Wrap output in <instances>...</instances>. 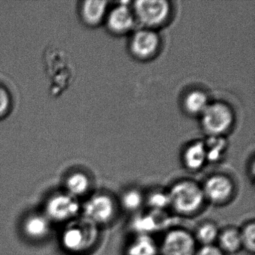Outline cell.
<instances>
[{
    "label": "cell",
    "mask_w": 255,
    "mask_h": 255,
    "mask_svg": "<svg viewBox=\"0 0 255 255\" xmlns=\"http://www.w3.org/2000/svg\"><path fill=\"white\" fill-rule=\"evenodd\" d=\"M168 192L170 208L178 216H195L206 203L201 183L192 179H182L175 182Z\"/></svg>",
    "instance_id": "cell-1"
},
{
    "label": "cell",
    "mask_w": 255,
    "mask_h": 255,
    "mask_svg": "<svg viewBox=\"0 0 255 255\" xmlns=\"http://www.w3.org/2000/svg\"><path fill=\"white\" fill-rule=\"evenodd\" d=\"M99 235V227L83 217L65 229L62 235V244L69 252H86L95 246Z\"/></svg>",
    "instance_id": "cell-2"
},
{
    "label": "cell",
    "mask_w": 255,
    "mask_h": 255,
    "mask_svg": "<svg viewBox=\"0 0 255 255\" xmlns=\"http://www.w3.org/2000/svg\"><path fill=\"white\" fill-rule=\"evenodd\" d=\"M116 200L110 194L101 192L91 197L83 206L84 218L98 227L112 223L118 212Z\"/></svg>",
    "instance_id": "cell-3"
},
{
    "label": "cell",
    "mask_w": 255,
    "mask_h": 255,
    "mask_svg": "<svg viewBox=\"0 0 255 255\" xmlns=\"http://www.w3.org/2000/svg\"><path fill=\"white\" fill-rule=\"evenodd\" d=\"M46 71L51 80L52 89L58 93L70 85L72 73L68 56L59 48H50L44 55Z\"/></svg>",
    "instance_id": "cell-4"
},
{
    "label": "cell",
    "mask_w": 255,
    "mask_h": 255,
    "mask_svg": "<svg viewBox=\"0 0 255 255\" xmlns=\"http://www.w3.org/2000/svg\"><path fill=\"white\" fill-rule=\"evenodd\" d=\"M196 250L193 234L182 228L168 229L159 245V255H195Z\"/></svg>",
    "instance_id": "cell-5"
},
{
    "label": "cell",
    "mask_w": 255,
    "mask_h": 255,
    "mask_svg": "<svg viewBox=\"0 0 255 255\" xmlns=\"http://www.w3.org/2000/svg\"><path fill=\"white\" fill-rule=\"evenodd\" d=\"M201 186L206 202L212 205H225L229 203L235 195V183L227 174H213L204 180Z\"/></svg>",
    "instance_id": "cell-6"
},
{
    "label": "cell",
    "mask_w": 255,
    "mask_h": 255,
    "mask_svg": "<svg viewBox=\"0 0 255 255\" xmlns=\"http://www.w3.org/2000/svg\"><path fill=\"white\" fill-rule=\"evenodd\" d=\"M174 219L167 210H148L145 212L135 213L130 222V228L135 234H145L152 236L171 228Z\"/></svg>",
    "instance_id": "cell-7"
},
{
    "label": "cell",
    "mask_w": 255,
    "mask_h": 255,
    "mask_svg": "<svg viewBox=\"0 0 255 255\" xmlns=\"http://www.w3.org/2000/svg\"><path fill=\"white\" fill-rule=\"evenodd\" d=\"M234 114L229 107L222 103L209 104L201 114L203 128L211 136H220L231 128Z\"/></svg>",
    "instance_id": "cell-8"
},
{
    "label": "cell",
    "mask_w": 255,
    "mask_h": 255,
    "mask_svg": "<svg viewBox=\"0 0 255 255\" xmlns=\"http://www.w3.org/2000/svg\"><path fill=\"white\" fill-rule=\"evenodd\" d=\"M171 7L166 1H137L134 3L135 17L147 27L162 24L169 16Z\"/></svg>",
    "instance_id": "cell-9"
},
{
    "label": "cell",
    "mask_w": 255,
    "mask_h": 255,
    "mask_svg": "<svg viewBox=\"0 0 255 255\" xmlns=\"http://www.w3.org/2000/svg\"><path fill=\"white\" fill-rule=\"evenodd\" d=\"M80 210L77 198L69 194H59L50 198L46 205L47 216L53 220L63 222L72 219Z\"/></svg>",
    "instance_id": "cell-10"
},
{
    "label": "cell",
    "mask_w": 255,
    "mask_h": 255,
    "mask_svg": "<svg viewBox=\"0 0 255 255\" xmlns=\"http://www.w3.org/2000/svg\"><path fill=\"white\" fill-rule=\"evenodd\" d=\"M159 44L160 41L156 32L150 29H141L132 35L130 47L137 57L147 59L157 52Z\"/></svg>",
    "instance_id": "cell-11"
},
{
    "label": "cell",
    "mask_w": 255,
    "mask_h": 255,
    "mask_svg": "<svg viewBox=\"0 0 255 255\" xmlns=\"http://www.w3.org/2000/svg\"><path fill=\"white\" fill-rule=\"evenodd\" d=\"M135 17L133 11L128 5H119L107 16V25L116 33H125L133 27Z\"/></svg>",
    "instance_id": "cell-12"
},
{
    "label": "cell",
    "mask_w": 255,
    "mask_h": 255,
    "mask_svg": "<svg viewBox=\"0 0 255 255\" xmlns=\"http://www.w3.org/2000/svg\"><path fill=\"white\" fill-rule=\"evenodd\" d=\"M125 255H159V245L152 236L134 234L125 247Z\"/></svg>",
    "instance_id": "cell-13"
},
{
    "label": "cell",
    "mask_w": 255,
    "mask_h": 255,
    "mask_svg": "<svg viewBox=\"0 0 255 255\" xmlns=\"http://www.w3.org/2000/svg\"><path fill=\"white\" fill-rule=\"evenodd\" d=\"M216 243L225 255H234L240 252L243 249L240 228L231 225L220 230Z\"/></svg>",
    "instance_id": "cell-14"
},
{
    "label": "cell",
    "mask_w": 255,
    "mask_h": 255,
    "mask_svg": "<svg viewBox=\"0 0 255 255\" xmlns=\"http://www.w3.org/2000/svg\"><path fill=\"white\" fill-rule=\"evenodd\" d=\"M183 164L188 170L197 171L207 162V150L204 143L195 142L189 145L183 153Z\"/></svg>",
    "instance_id": "cell-15"
},
{
    "label": "cell",
    "mask_w": 255,
    "mask_h": 255,
    "mask_svg": "<svg viewBox=\"0 0 255 255\" xmlns=\"http://www.w3.org/2000/svg\"><path fill=\"white\" fill-rule=\"evenodd\" d=\"M108 2L106 1H85L81 6V17L86 24L95 26L106 17Z\"/></svg>",
    "instance_id": "cell-16"
},
{
    "label": "cell",
    "mask_w": 255,
    "mask_h": 255,
    "mask_svg": "<svg viewBox=\"0 0 255 255\" xmlns=\"http://www.w3.org/2000/svg\"><path fill=\"white\" fill-rule=\"evenodd\" d=\"M50 222L47 216L35 214L25 221L23 229L28 237L34 240L45 237L50 231Z\"/></svg>",
    "instance_id": "cell-17"
},
{
    "label": "cell",
    "mask_w": 255,
    "mask_h": 255,
    "mask_svg": "<svg viewBox=\"0 0 255 255\" xmlns=\"http://www.w3.org/2000/svg\"><path fill=\"white\" fill-rule=\"evenodd\" d=\"M220 228L214 221L201 222L195 228L193 234L195 241L201 246L214 245L217 241Z\"/></svg>",
    "instance_id": "cell-18"
},
{
    "label": "cell",
    "mask_w": 255,
    "mask_h": 255,
    "mask_svg": "<svg viewBox=\"0 0 255 255\" xmlns=\"http://www.w3.org/2000/svg\"><path fill=\"white\" fill-rule=\"evenodd\" d=\"M145 195L136 188H130L122 192L119 200V205L125 211L137 213L144 205Z\"/></svg>",
    "instance_id": "cell-19"
},
{
    "label": "cell",
    "mask_w": 255,
    "mask_h": 255,
    "mask_svg": "<svg viewBox=\"0 0 255 255\" xmlns=\"http://www.w3.org/2000/svg\"><path fill=\"white\" fill-rule=\"evenodd\" d=\"M90 186V180L84 173H74L67 179L66 187L68 194L74 198H77V197L83 196L87 193Z\"/></svg>",
    "instance_id": "cell-20"
},
{
    "label": "cell",
    "mask_w": 255,
    "mask_h": 255,
    "mask_svg": "<svg viewBox=\"0 0 255 255\" xmlns=\"http://www.w3.org/2000/svg\"><path fill=\"white\" fill-rule=\"evenodd\" d=\"M209 104L207 95L201 91L191 92L185 98V107L191 114H202Z\"/></svg>",
    "instance_id": "cell-21"
},
{
    "label": "cell",
    "mask_w": 255,
    "mask_h": 255,
    "mask_svg": "<svg viewBox=\"0 0 255 255\" xmlns=\"http://www.w3.org/2000/svg\"><path fill=\"white\" fill-rule=\"evenodd\" d=\"M144 204L147 205L150 210H163L170 208V200L168 196V189L164 190L162 189H153L145 195Z\"/></svg>",
    "instance_id": "cell-22"
},
{
    "label": "cell",
    "mask_w": 255,
    "mask_h": 255,
    "mask_svg": "<svg viewBox=\"0 0 255 255\" xmlns=\"http://www.w3.org/2000/svg\"><path fill=\"white\" fill-rule=\"evenodd\" d=\"M207 150V162H219L223 157L226 150L225 140L220 136H212L204 143Z\"/></svg>",
    "instance_id": "cell-23"
},
{
    "label": "cell",
    "mask_w": 255,
    "mask_h": 255,
    "mask_svg": "<svg viewBox=\"0 0 255 255\" xmlns=\"http://www.w3.org/2000/svg\"><path fill=\"white\" fill-rule=\"evenodd\" d=\"M240 230L243 249L254 255L255 252V222L249 221Z\"/></svg>",
    "instance_id": "cell-24"
},
{
    "label": "cell",
    "mask_w": 255,
    "mask_h": 255,
    "mask_svg": "<svg viewBox=\"0 0 255 255\" xmlns=\"http://www.w3.org/2000/svg\"><path fill=\"white\" fill-rule=\"evenodd\" d=\"M11 101L8 92L0 86V119L5 117L9 113Z\"/></svg>",
    "instance_id": "cell-25"
},
{
    "label": "cell",
    "mask_w": 255,
    "mask_h": 255,
    "mask_svg": "<svg viewBox=\"0 0 255 255\" xmlns=\"http://www.w3.org/2000/svg\"><path fill=\"white\" fill-rule=\"evenodd\" d=\"M195 255H225L222 251L218 247L217 245L201 246L197 249Z\"/></svg>",
    "instance_id": "cell-26"
}]
</instances>
